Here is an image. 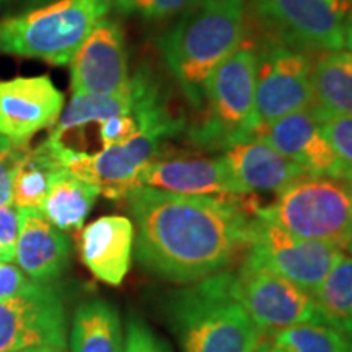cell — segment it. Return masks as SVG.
Returning a JSON list of instances; mask_svg holds the SVG:
<instances>
[{
  "label": "cell",
  "instance_id": "obj_1",
  "mask_svg": "<svg viewBox=\"0 0 352 352\" xmlns=\"http://www.w3.org/2000/svg\"><path fill=\"white\" fill-rule=\"evenodd\" d=\"M241 197L132 188L126 199L138 227V261L162 279L178 284H192L226 271L252 243L256 206L253 201L241 202Z\"/></svg>",
  "mask_w": 352,
  "mask_h": 352
},
{
  "label": "cell",
  "instance_id": "obj_2",
  "mask_svg": "<svg viewBox=\"0 0 352 352\" xmlns=\"http://www.w3.org/2000/svg\"><path fill=\"white\" fill-rule=\"evenodd\" d=\"M245 0H202L158 38L165 64L192 108L204 107L206 82L240 46Z\"/></svg>",
  "mask_w": 352,
  "mask_h": 352
},
{
  "label": "cell",
  "instance_id": "obj_3",
  "mask_svg": "<svg viewBox=\"0 0 352 352\" xmlns=\"http://www.w3.org/2000/svg\"><path fill=\"white\" fill-rule=\"evenodd\" d=\"M232 271L175 290L166 318L182 352H256L263 333L232 292Z\"/></svg>",
  "mask_w": 352,
  "mask_h": 352
},
{
  "label": "cell",
  "instance_id": "obj_4",
  "mask_svg": "<svg viewBox=\"0 0 352 352\" xmlns=\"http://www.w3.org/2000/svg\"><path fill=\"white\" fill-rule=\"evenodd\" d=\"M113 0H52L0 20V52L67 65Z\"/></svg>",
  "mask_w": 352,
  "mask_h": 352
},
{
  "label": "cell",
  "instance_id": "obj_5",
  "mask_svg": "<svg viewBox=\"0 0 352 352\" xmlns=\"http://www.w3.org/2000/svg\"><path fill=\"white\" fill-rule=\"evenodd\" d=\"M258 50L243 44L223 59L206 82L204 104L208 113L189 131V139L206 151H227L232 145L254 138Z\"/></svg>",
  "mask_w": 352,
  "mask_h": 352
},
{
  "label": "cell",
  "instance_id": "obj_6",
  "mask_svg": "<svg viewBox=\"0 0 352 352\" xmlns=\"http://www.w3.org/2000/svg\"><path fill=\"white\" fill-rule=\"evenodd\" d=\"M253 214L264 222L308 240H323L344 248L352 240V192L344 179L305 175L289 184L270 206Z\"/></svg>",
  "mask_w": 352,
  "mask_h": 352
},
{
  "label": "cell",
  "instance_id": "obj_7",
  "mask_svg": "<svg viewBox=\"0 0 352 352\" xmlns=\"http://www.w3.org/2000/svg\"><path fill=\"white\" fill-rule=\"evenodd\" d=\"M252 8L272 43L302 52L346 46L349 0H252Z\"/></svg>",
  "mask_w": 352,
  "mask_h": 352
},
{
  "label": "cell",
  "instance_id": "obj_8",
  "mask_svg": "<svg viewBox=\"0 0 352 352\" xmlns=\"http://www.w3.org/2000/svg\"><path fill=\"white\" fill-rule=\"evenodd\" d=\"M232 292L263 336L300 323H321L311 294L252 256L233 272Z\"/></svg>",
  "mask_w": 352,
  "mask_h": 352
},
{
  "label": "cell",
  "instance_id": "obj_9",
  "mask_svg": "<svg viewBox=\"0 0 352 352\" xmlns=\"http://www.w3.org/2000/svg\"><path fill=\"white\" fill-rule=\"evenodd\" d=\"M65 340L67 315L56 285L33 280L19 296L0 302V352L64 349Z\"/></svg>",
  "mask_w": 352,
  "mask_h": 352
},
{
  "label": "cell",
  "instance_id": "obj_10",
  "mask_svg": "<svg viewBox=\"0 0 352 352\" xmlns=\"http://www.w3.org/2000/svg\"><path fill=\"white\" fill-rule=\"evenodd\" d=\"M342 254L340 245L300 239L254 215L248 256L311 296Z\"/></svg>",
  "mask_w": 352,
  "mask_h": 352
},
{
  "label": "cell",
  "instance_id": "obj_11",
  "mask_svg": "<svg viewBox=\"0 0 352 352\" xmlns=\"http://www.w3.org/2000/svg\"><path fill=\"white\" fill-rule=\"evenodd\" d=\"M311 65L307 52L267 41L258 50L254 113L258 129L310 108ZM256 129V131H258Z\"/></svg>",
  "mask_w": 352,
  "mask_h": 352
},
{
  "label": "cell",
  "instance_id": "obj_12",
  "mask_svg": "<svg viewBox=\"0 0 352 352\" xmlns=\"http://www.w3.org/2000/svg\"><path fill=\"white\" fill-rule=\"evenodd\" d=\"M72 95H122L131 91L124 33L101 20L70 60Z\"/></svg>",
  "mask_w": 352,
  "mask_h": 352
},
{
  "label": "cell",
  "instance_id": "obj_13",
  "mask_svg": "<svg viewBox=\"0 0 352 352\" xmlns=\"http://www.w3.org/2000/svg\"><path fill=\"white\" fill-rule=\"evenodd\" d=\"M64 95L47 76L0 82V138L7 144H28L46 127L56 126Z\"/></svg>",
  "mask_w": 352,
  "mask_h": 352
},
{
  "label": "cell",
  "instance_id": "obj_14",
  "mask_svg": "<svg viewBox=\"0 0 352 352\" xmlns=\"http://www.w3.org/2000/svg\"><path fill=\"white\" fill-rule=\"evenodd\" d=\"M296 162L308 175L344 179V170L324 139L321 122L310 108L290 113L271 124L261 126L254 138Z\"/></svg>",
  "mask_w": 352,
  "mask_h": 352
},
{
  "label": "cell",
  "instance_id": "obj_15",
  "mask_svg": "<svg viewBox=\"0 0 352 352\" xmlns=\"http://www.w3.org/2000/svg\"><path fill=\"white\" fill-rule=\"evenodd\" d=\"M138 186H148L184 196H245L226 160L219 158H165L144 166Z\"/></svg>",
  "mask_w": 352,
  "mask_h": 352
},
{
  "label": "cell",
  "instance_id": "obj_16",
  "mask_svg": "<svg viewBox=\"0 0 352 352\" xmlns=\"http://www.w3.org/2000/svg\"><path fill=\"white\" fill-rule=\"evenodd\" d=\"M222 158L245 196L254 192L279 195L289 184L308 175L296 162L258 139L232 145Z\"/></svg>",
  "mask_w": 352,
  "mask_h": 352
},
{
  "label": "cell",
  "instance_id": "obj_17",
  "mask_svg": "<svg viewBox=\"0 0 352 352\" xmlns=\"http://www.w3.org/2000/svg\"><path fill=\"white\" fill-rule=\"evenodd\" d=\"M20 230L15 261L30 279L51 283L63 274L70 258V241L38 209H19Z\"/></svg>",
  "mask_w": 352,
  "mask_h": 352
},
{
  "label": "cell",
  "instance_id": "obj_18",
  "mask_svg": "<svg viewBox=\"0 0 352 352\" xmlns=\"http://www.w3.org/2000/svg\"><path fill=\"white\" fill-rule=\"evenodd\" d=\"M134 239V223L127 217L96 219L80 233L82 261L100 280L120 285L129 271Z\"/></svg>",
  "mask_w": 352,
  "mask_h": 352
},
{
  "label": "cell",
  "instance_id": "obj_19",
  "mask_svg": "<svg viewBox=\"0 0 352 352\" xmlns=\"http://www.w3.org/2000/svg\"><path fill=\"white\" fill-rule=\"evenodd\" d=\"M310 109L318 118L352 116V52H327L311 69Z\"/></svg>",
  "mask_w": 352,
  "mask_h": 352
},
{
  "label": "cell",
  "instance_id": "obj_20",
  "mask_svg": "<svg viewBox=\"0 0 352 352\" xmlns=\"http://www.w3.org/2000/svg\"><path fill=\"white\" fill-rule=\"evenodd\" d=\"M100 195L101 191L96 184L88 183L63 168L51 178L41 212L59 230H77L83 226Z\"/></svg>",
  "mask_w": 352,
  "mask_h": 352
},
{
  "label": "cell",
  "instance_id": "obj_21",
  "mask_svg": "<svg viewBox=\"0 0 352 352\" xmlns=\"http://www.w3.org/2000/svg\"><path fill=\"white\" fill-rule=\"evenodd\" d=\"M70 349L72 352H124L116 308L100 298L83 302L72 321Z\"/></svg>",
  "mask_w": 352,
  "mask_h": 352
},
{
  "label": "cell",
  "instance_id": "obj_22",
  "mask_svg": "<svg viewBox=\"0 0 352 352\" xmlns=\"http://www.w3.org/2000/svg\"><path fill=\"white\" fill-rule=\"evenodd\" d=\"M64 165L59 144L51 135L34 151H28L13 179V204L19 209H38L46 199L51 178Z\"/></svg>",
  "mask_w": 352,
  "mask_h": 352
},
{
  "label": "cell",
  "instance_id": "obj_23",
  "mask_svg": "<svg viewBox=\"0 0 352 352\" xmlns=\"http://www.w3.org/2000/svg\"><path fill=\"white\" fill-rule=\"evenodd\" d=\"M320 321L352 340V256L338 259L314 292Z\"/></svg>",
  "mask_w": 352,
  "mask_h": 352
},
{
  "label": "cell",
  "instance_id": "obj_24",
  "mask_svg": "<svg viewBox=\"0 0 352 352\" xmlns=\"http://www.w3.org/2000/svg\"><path fill=\"white\" fill-rule=\"evenodd\" d=\"M131 113V91L122 95H72V100L60 113L51 135L64 138L67 132L78 127Z\"/></svg>",
  "mask_w": 352,
  "mask_h": 352
},
{
  "label": "cell",
  "instance_id": "obj_25",
  "mask_svg": "<svg viewBox=\"0 0 352 352\" xmlns=\"http://www.w3.org/2000/svg\"><path fill=\"white\" fill-rule=\"evenodd\" d=\"M283 352H352V340L324 323H300L272 334Z\"/></svg>",
  "mask_w": 352,
  "mask_h": 352
},
{
  "label": "cell",
  "instance_id": "obj_26",
  "mask_svg": "<svg viewBox=\"0 0 352 352\" xmlns=\"http://www.w3.org/2000/svg\"><path fill=\"white\" fill-rule=\"evenodd\" d=\"M202 0H114V8L126 16H140L145 20H166L182 16Z\"/></svg>",
  "mask_w": 352,
  "mask_h": 352
},
{
  "label": "cell",
  "instance_id": "obj_27",
  "mask_svg": "<svg viewBox=\"0 0 352 352\" xmlns=\"http://www.w3.org/2000/svg\"><path fill=\"white\" fill-rule=\"evenodd\" d=\"M318 120L324 139L331 145L333 152L336 153L338 160L344 170L346 182H352V116L351 114H338V116H324Z\"/></svg>",
  "mask_w": 352,
  "mask_h": 352
},
{
  "label": "cell",
  "instance_id": "obj_28",
  "mask_svg": "<svg viewBox=\"0 0 352 352\" xmlns=\"http://www.w3.org/2000/svg\"><path fill=\"white\" fill-rule=\"evenodd\" d=\"M28 151V144L0 148V208L13 204V179Z\"/></svg>",
  "mask_w": 352,
  "mask_h": 352
},
{
  "label": "cell",
  "instance_id": "obj_29",
  "mask_svg": "<svg viewBox=\"0 0 352 352\" xmlns=\"http://www.w3.org/2000/svg\"><path fill=\"white\" fill-rule=\"evenodd\" d=\"M124 352H171L155 333L144 321L131 318L127 324V338Z\"/></svg>",
  "mask_w": 352,
  "mask_h": 352
},
{
  "label": "cell",
  "instance_id": "obj_30",
  "mask_svg": "<svg viewBox=\"0 0 352 352\" xmlns=\"http://www.w3.org/2000/svg\"><path fill=\"white\" fill-rule=\"evenodd\" d=\"M19 230V208L16 206L13 208V204L0 208V261L2 263H8L15 258Z\"/></svg>",
  "mask_w": 352,
  "mask_h": 352
},
{
  "label": "cell",
  "instance_id": "obj_31",
  "mask_svg": "<svg viewBox=\"0 0 352 352\" xmlns=\"http://www.w3.org/2000/svg\"><path fill=\"white\" fill-rule=\"evenodd\" d=\"M100 124V140L104 147L122 144L138 131V122H135L132 114H122V116H114L109 120L98 122Z\"/></svg>",
  "mask_w": 352,
  "mask_h": 352
},
{
  "label": "cell",
  "instance_id": "obj_32",
  "mask_svg": "<svg viewBox=\"0 0 352 352\" xmlns=\"http://www.w3.org/2000/svg\"><path fill=\"white\" fill-rule=\"evenodd\" d=\"M32 283L33 279H28L20 267L0 261V302L19 296Z\"/></svg>",
  "mask_w": 352,
  "mask_h": 352
},
{
  "label": "cell",
  "instance_id": "obj_33",
  "mask_svg": "<svg viewBox=\"0 0 352 352\" xmlns=\"http://www.w3.org/2000/svg\"><path fill=\"white\" fill-rule=\"evenodd\" d=\"M50 2H52V0H0V7L13 8V10H20V8L32 10V8H36L39 6H44V3H50Z\"/></svg>",
  "mask_w": 352,
  "mask_h": 352
},
{
  "label": "cell",
  "instance_id": "obj_34",
  "mask_svg": "<svg viewBox=\"0 0 352 352\" xmlns=\"http://www.w3.org/2000/svg\"><path fill=\"white\" fill-rule=\"evenodd\" d=\"M346 46L349 47L352 52V12L347 13L346 19Z\"/></svg>",
  "mask_w": 352,
  "mask_h": 352
},
{
  "label": "cell",
  "instance_id": "obj_35",
  "mask_svg": "<svg viewBox=\"0 0 352 352\" xmlns=\"http://www.w3.org/2000/svg\"><path fill=\"white\" fill-rule=\"evenodd\" d=\"M256 352H283L280 349H277V347L272 344L271 341H264L261 346H259V349Z\"/></svg>",
  "mask_w": 352,
  "mask_h": 352
},
{
  "label": "cell",
  "instance_id": "obj_36",
  "mask_svg": "<svg viewBox=\"0 0 352 352\" xmlns=\"http://www.w3.org/2000/svg\"><path fill=\"white\" fill-rule=\"evenodd\" d=\"M23 352H64V349H57V347H34Z\"/></svg>",
  "mask_w": 352,
  "mask_h": 352
},
{
  "label": "cell",
  "instance_id": "obj_37",
  "mask_svg": "<svg viewBox=\"0 0 352 352\" xmlns=\"http://www.w3.org/2000/svg\"><path fill=\"white\" fill-rule=\"evenodd\" d=\"M344 250H346L347 253H349V256H352V240L347 241L346 246H344Z\"/></svg>",
  "mask_w": 352,
  "mask_h": 352
},
{
  "label": "cell",
  "instance_id": "obj_38",
  "mask_svg": "<svg viewBox=\"0 0 352 352\" xmlns=\"http://www.w3.org/2000/svg\"><path fill=\"white\" fill-rule=\"evenodd\" d=\"M8 145H15V144H7L6 140H3L2 138H0V148H3V147H8Z\"/></svg>",
  "mask_w": 352,
  "mask_h": 352
},
{
  "label": "cell",
  "instance_id": "obj_39",
  "mask_svg": "<svg viewBox=\"0 0 352 352\" xmlns=\"http://www.w3.org/2000/svg\"><path fill=\"white\" fill-rule=\"evenodd\" d=\"M347 184H349V189H351V192H352V182H347Z\"/></svg>",
  "mask_w": 352,
  "mask_h": 352
}]
</instances>
